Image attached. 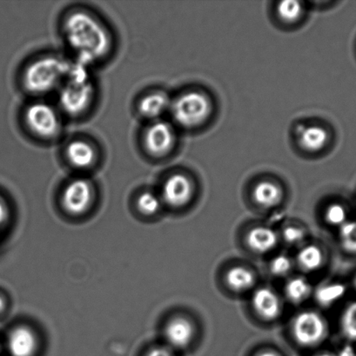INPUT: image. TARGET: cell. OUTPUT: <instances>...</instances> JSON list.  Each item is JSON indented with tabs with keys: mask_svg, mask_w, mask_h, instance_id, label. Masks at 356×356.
I'll use <instances>...</instances> for the list:
<instances>
[{
	"mask_svg": "<svg viewBox=\"0 0 356 356\" xmlns=\"http://www.w3.org/2000/svg\"><path fill=\"white\" fill-rule=\"evenodd\" d=\"M63 31L70 47L83 65L100 60L111 51L109 31L95 15L86 10H76L68 14Z\"/></svg>",
	"mask_w": 356,
	"mask_h": 356,
	"instance_id": "6da1fadb",
	"label": "cell"
},
{
	"mask_svg": "<svg viewBox=\"0 0 356 356\" xmlns=\"http://www.w3.org/2000/svg\"><path fill=\"white\" fill-rule=\"evenodd\" d=\"M71 64L54 55L45 56L31 62L23 75L24 88L34 94H45L61 86Z\"/></svg>",
	"mask_w": 356,
	"mask_h": 356,
	"instance_id": "7a4b0ae2",
	"label": "cell"
},
{
	"mask_svg": "<svg viewBox=\"0 0 356 356\" xmlns=\"http://www.w3.org/2000/svg\"><path fill=\"white\" fill-rule=\"evenodd\" d=\"M93 94V83L86 65L79 62L71 64L59 92V104L63 111L71 116H79L88 109Z\"/></svg>",
	"mask_w": 356,
	"mask_h": 356,
	"instance_id": "3957f363",
	"label": "cell"
},
{
	"mask_svg": "<svg viewBox=\"0 0 356 356\" xmlns=\"http://www.w3.org/2000/svg\"><path fill=\"white\" fill-rule=\"evenodd\" d=\"M171 113L180 127L193 128L203 124L211 114L210 100L204 94L191 92L183 94L171 103Z\"/></svg>",
	"mask_w": 356,
	"mask_h": 356,
	"instance_id": "277c9868",
	"label": "cell"
},
{
	"mask_svg": "<svg viewBox=\"0 0 356 356\" xmlns=\"http://www.w3.org/2000/svg\"><path fill=\"white\" fill-rule=\"evenodd\" d=\"M292 333L296 343L301 346H316L327 337V323L317 312H303L295 316L292 324Z\"/></svg>",
	"mask_w": 356,
	"mask_h": 356,
	"instance_id": "5b68a950",
	"label": "cell"
},
{
	"mask_svg": "<svg viewBox=\"0 0 356 356\" xmlns=\"http://www.w3.org/2000/svg\"><path fill=\"white\" fill-rule=\"evenodd\" d=\"M24 121L29 130L41 138H54L61 130L58 113L48 104H31L24 113Z\"/></svg>",
	"mask_w": 356,
	"mask_h": 356,
	"instance_id": "8992f818",
	"label": "cell"
},
{
	"mask_svg": "<svg viewBox=\"0 0 356 356\" xmlns=\"http://www.w3.org/2000/svg\"><path fill=\"white\" fill-rule=\"evenodd\" d=\"M93 188L90 181L84 178L70 181L62 195L63 207L72 215H82L92 204Z\"/></svg>",
	"mask_w": 356,
	"mask_h": 356,
	"instance_id": "52a82bcc",
	"label": "cell"
},
{
	"mask_svg": "<svg viewBox=\"0 0 356 356\" xmlns=\"http://www.w3.org/2000/svg\"><path fill=\"white\" fill-rule=\"evenodd\" d=\"M176 140V132L172 125L164 121L153 123L144 134L146 151L155 156H165L172 151Z\"/></svg>",
	"mask_w": 356,
	"mask_h": 356,
	"instance_id": "ba28073f",
	"label": "cell"
},
{
	"mask_svg": "<svg viewBox=\"0 0 356 356\" xmlns=\"http://www.w3.org/2000/svg\"><path fill=\"white\" fill-rule=\"evenodd\" d=\"M193 184L189 178L183 174H176L167 178L162 188V198L167 204L179 208L188 204L193 195Z\"/></svg>",
	"mask_w": 356,
	"mask_h": 356,
	"instance_id": "9c48e42d",
	"label": "cell"
},
{
	"mask_svg": "<svg viewBox=\"0 0 356 356\" xmlns=\"http://www.w3.org/2000/svg\"><path fill=\"white\" fill-rule=\"evenodd\" d=\"M252 305L257 315L265 321H274L281 316V300L270 289L260 288L254 291Z\"/></svg>",
	"mask_w": 356,
	"mask_h": 356,
	"instance_id": "30bf717a",
	"label": "cell"
},
{
	"mask_svg": "<svg viewBox=\"0 0 356 356\" xmlns=\"http://www.w3.org/2000/svg\"><path fill=\"white\" fill-rule=\"evenodd\" d=\"M38 341L33 331L20 326L10 332L8 350L12 356H33L36 353Z\"/></svg>",
	"mask_w": 356,
	"mask_h": 356,
	"instance_id": "8fae6325",
	"label": "cell"
},
{
	"mask_svg": "<svg viewBox=\"0 0 356 356\" xmlns=\"http://www.w3.org/2000/svg\"><path fill=\"white\" fill-rule=\"evenodd\" d=\"M295 135L299 145L309 152H320L329 141L327 131L317 125L299 124L295 129Z\"/></svg>",
	"mask_w": 356,
	"mask_h": 356,
	"instance_id": "7c38bea8",
	"label": "cell"
},
{
	"mask_svg": "<svg viewBox=\"0 0 356 356\" xmlns=\"http://www.w3.org/2000/svg\"><path fill=\"white\" fill-rule=\"evenodd\" d=\"M194 336L193 324L183 317H176L170 321L165 327V337L171 346L185 348L190 345Z\"/></svg>",
	"mask_w": 356,
	"mask_h": 356,
	"instance_id": "4fadbf2b",
	"label": "cell"
},
{
	"mask_svg": "<svg viewBox=\"0 0 356 356\" xmlns=\"http://www.w3.org/2000/svg\"><path fill=\"white\" fill-rule=\"evenodd\" d=\"M65 156L71 165L78 169L90 168L96 162L97 152L89 142L78 139L69 143Z\"/></svg>",
	"mask_w": 356,
	"mask_h": 356,
	"instance_id": "5bb4252c",
	"label": "cell"
},
{
	"mask_svg": "<svg viewBox=\"0 0 356 356\" xmlns=\"http://www.w3.org/2000/svg\"><path fill=\"white\" fill-rule=\"evenodd\" d=\"M246 242L254 252L265 254L277 247L278 236L274 230L268 227H256L247 233Z\"/></svg>",
	"mask_w": 356,
	"mask_h": 356,
	"instance_id": "9a60e30c",
	"label": "cell"
},
{
	"mask_svg": "<svg viewBox=\"0 0 356 356\" xmlns=\"http://www.w3.org/2000/svg\"><path fill=\"white\" fill-rule=\"evenodd\" d=\"M171 101L169 96L162 92L146 94L139 100V113L146 118L155 120L170 110Z\"/></svg>",
	"mask_w": 356,
	"mask_h": 356,
	"instance_id": "2e32d148",
	"label": "cell"
},
{
	"mask_svg": "<svg viewBox=\"0 0 356 356\" xmlns=\"http://www.w3.org/2000/svg\"><path fill=\"white\" fill-rule=\"evenodd\" d=\"M253 198L261 207L273 208L281 204L284 198V191L274 181H263L254 187Z\"/></svg>",
	"mask_w": 356,
	"mask_h": 356,
	"instance_id": "e0dca14e",
	"label": "cell"
},
{
	"mask_svg": "<svg viewBox=\"0 0 356 356\" xmlns=\"http://www.w3.org/2000/svg\"><path fill=\"white\" fill-rule=\"evenodd\" d=\"M256 275L252 271L244 267L237 266L230 268L226 274V282L233 291H249L256 284Z\"/></svg>",
	"mask_w": 356,
	"mask_h": 356,
	"instance_id": "ac0fdd59",
	"label": "cell"
},
{
	"mask_svg": "<svg viewBox=\"0 0 356 356\" xmlns=\"http://www.w3.org/2000/svg\"><path fill=\"white\" fill-rule=\"evenodd\" d=\"M324 254L322 250L316 245H307L299 251L297 263L300 268L306 272H315L323 266Z\"/></svg>",
	"mask_w": 356,
	"mask_h": 356,
	"instance_id": "d6986e66",
	"label": "cell"
},
{
	"mask_svg": "<svg viewBox=\"0 0 356 356\" xmlns=\"http://www.w3.org/2000/svg\"><path fill=\"white\" fill-rule=\"evenodd\" d=\"M311 284L304 277H296L286 284L285 294L289 301L295 305L304 302L311 294Z\"/></svg>",
	"mask_w": 356,
	"mask_h": 356,
	"instance_id": "ffe728a7",
	"label": "cell"
},
{
	"mask_svg": "<svg viewBox=\"0 0 356 356\" xmlns=\"http://www.w3.org/2000/svg\"><path fill=\"white\" fill-rule=\"evenodd\" d=\"M344 294L345 288L343 284H327L316 289V298L320 305L330 307L339 301Z\"/></svg>",
	"mask_w": 356,
	"mask_h": 356,
	"instance_id": "44dd1931",
	"label": "cell"
},
{
	"mask_svg": "<svg viewBox=\"0 0 356 356\" xmlns=\"http://www.w3.org/2000/svg\"><path fill=\"white\" fill-rule=\"evenodd\" d=\"M339 240L345 251L356 254V220H348L340 227Z\"/></svg>",
	"mask_w": 356,
	"mask_h": 356,
	"instance_id": "7402d4cb",
	"label": "cell"
},
{
	"mask_svg": "<svg viewBox=\"0 0 356 356\" xmlns=\"http://www.w3.org/2000/svg\"><path fill=\"white\" fill-rule=\"evenodd\" d=\"M341 330L348 340L356 341V302L344 309L341 318Z\"/></svg>",
	"mask_w": 356,
	"mask_h": 356,
	"instance_id": "603a6c76",
	"label": "cell"
},
{
	"mask_svg": "<svg viewBox=\"0 0 356 356\" xmlns=\"http://www.w3.org/2000/svg\"><path fill=\"white\" fill-rule=\"evenodd\" d=\"M304 9L298 1H282L279 3L277 13L279 17L286 23H295L302 17Z\"/></svg>",
	"mask_w": 356,
	"mask_h": 356,
	"instance_id": "cb8c5ba5",
	"label": "cell"
},
{
	"mask_svg": "<svg viewBox=\"0 0 356 356\" xmlns=\"http://www.w3.org/2000/svg\"><path fill=\"white\" fill-rule=\"evenodd\" d=\"M137 206L139 211L143 214L155 215L160 209V200L153 192L146 191L139 195Z\"/></svg>",
	"mask_w": 356,
	"mask_h": 356,
	"instance_id": "d4e9b609",
	"label": "cell"
},
{
	"mask_svg": "<svg viewBox=\"0 0 356 356\" xmlns=\"http://www.w3.org/2000/svg\"><path fill=\"white\" fill-rule=\"evenodd\" d=\"M325 219L329 225L340 228L348 221L347 209L339 204H331L326 209Z\"/></svg>",
	"mask_w": 356,
	"mask_h": 356,
	"instance_id": "484cf974",
	"label": "cell"
},
{
	"mask_svg": "<svg viewBox=\"0 0 356 356\" xmlns=\"http://www.w3.org/2000/svg\"><path fill=\"white\" fill-rule=\"evenodd\" d=\"M291 268L292 261L286 254H279L272 260L270 264V271L277 277H285L291 272Z\"/></svg>",
	"mask_w": 356,
	"mask_h": 356,
	"instance_id": "4316f807",
	"label": "cell"
},
{
	"mask_svg": "<svg viewBox=\"0 0 356 356\" xmlns=\"http://www.w3.org/2000/svg\"><path fill=\"white\" fill-rule=\"evenodd\" d=\"M284 239L286 243L291 244V245H296L303 242L305 239L306 234L304 230L301 227L297 226H288L282 232Z\"/></svg>",
	"mask_w": 356,
	"mask_h": 356,
	"instance_id": "83f0119b",
	"label": "cell"
},
{
	"mask_svg": "<svg viewBox=\"0 0 356 356\" xmlns=\"http://www.w3.org/2000/svg\"><path fill=\"white\" fill-rule=\"evenodd\" d=\"M7 216H8V209H7L5 201L0 197V230L5 226Z\"/></svg>",
	"mask_w": 356,
	"mask_h": 356,
	"instance_id": "f1b7e54d",
	"label": "cell"
},
{
	"mask_svg": "<svg viewBox=\"0 0 356 356\" xmlns=\"http://www.w3.org/2000/svg\"><path fill=\"white\" fill-rule=\"evenodd\" d=\"M146 356H173L169 350L165 348L157 347L148 352Z\"/></svg>",
	"mask_w": 356,
	"mask_h": 356,
	"instance_id": "f546056e",
	"label": "cell"
},
{
	"mask_svg": "<svg viewBox=\"0 0 356 356\" xmlns=\"http://www.w3.org/2000/svg\"><path fill=\"white\" fill-rule=\"evenodd\" d=\"M257 356H281V355H279L277 353H275V352H273V351H264V352H261V353H260Z\"/></svg>",
	"mask_w": 356,
	"mask_h": 356,
	"instance_id": "4dcf8cb0",
	"label": "cell"
},
{
	"mask_svg": "<svg viewBox=\"0 0 356 356\" xmlns=\"http://www.w3.org/2000/svg\"><path fill=\"white\" fill-rule=\"evenodd\" d=\"M3 309H5V301H3V299L0 296V314L2 313Z\"/></svg>",
	"mask_w": 356,
	"mask_h": 356,
	"instance_id": "1f68e13d",
	"label": "cell"
},
{
	"mask_svg": "<svg viewBox=\"0 0 356 356\" xmlns=\"http://www.w3.org/2000/svg\"><path fill=\"white\" fill-rule=\"evenodd\" d=\"M315 356H336V355H333V354H330V353H322V354L316 355Z\"/></svg>",
	"mask_w": 356,
	"mask_h": 356,
	"instance_id": "d6a6232c",
	"label": "cell"
},
{
	"mask_svg": "<svg viewBox=\"0 0 356 356\" xmlns=\"http://www.w3.org/2000/svg\"><path fill=\"white\" fill-rule=\"evenodd\" d=\"M354 286H355V288L356 289V277L354 280Z\"/></svg>",
	"mask_w": 356,
	"mask_h": 356,
	"instance_id": "836d02e7",
	"label": "cell"
}]
</instances>
